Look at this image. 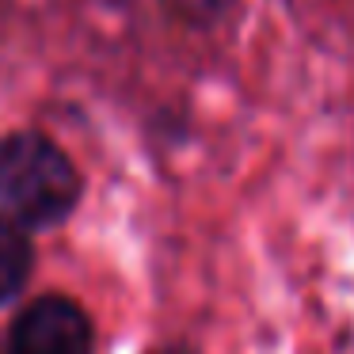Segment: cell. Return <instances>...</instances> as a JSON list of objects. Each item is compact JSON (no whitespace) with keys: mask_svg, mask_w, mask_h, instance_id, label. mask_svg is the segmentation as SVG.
<instances>
[{"mask_svg":"<svg viewBox=\"0 0 354 354\" xmlns=\"http://www.w3.org/2000/svg\"><path fill=\"white\" fill-rule=\"evenodd\" d=\"M171 16H179L187 27H214L232 12L236 0H164Z\"/></svg>","mask_w":354,"mask_h":354,"instance_id":"obj_4","label":"cell"},{"mask_svg":"<svg viewBox=\"0 0 354 354\" xmlns=\"http://www.w3.org/2000/svg\"><path fill=\"white\" fill-rule=\"evenodd\" d=\"M84 179L73 156L42 130L0 138V214L27 229H57L80 206Z\"/></svg>","mask_w":354,"mask_h":354,"instance_id":"obj_1","label":"cell"},{"mask_svg":"<svg viewBox=\"0 0 354 354\" xmlns=\"http://www.w3.org/2000/svg\"><path fill=\"white\" fill-rule=\"evenodd\" d=\"M35 270V244L31 229L19 225L16 217L0 214V305L19 297Z\"/></svg>","mask_w":354,"mask_h":354,"instance_id":"obj_3","label":"cell"},{"mask_svg":"<svg viewBox=\"0 0 354 354\" xmlns=\"http://www.w3.org/2000/svg\"><path fill=\"white\" fill-rule=\"evenodd\" d=\"M12 354H92V320L77 301L46 293L19 313Z\"/></svg>","mask_w":354,"mask_h":354,"instance_id":"obj_2","label":"cell"}]
</instances>
